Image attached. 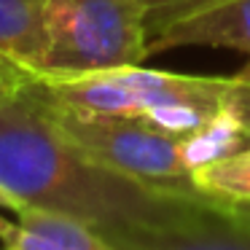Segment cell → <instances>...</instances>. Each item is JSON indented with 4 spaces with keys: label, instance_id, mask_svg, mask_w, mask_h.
I'll use <instances>...</instances> for the list:
<instances>
[{
    "label": "cell",
    "instance_id": "obj_1",
    "mask_svg": "<svg viewBox=\"0 0 250 250\" xmlns=\"http://www.w3.org/2000/svg\"><path fill=\"white\" fill-rule=\"evenodd\" d=\"M0 183L24 205L73 215L103 237L156 221L180 196V191L151 188L86 159L54 126L24 78L0 105Z\"/></svg>",
    "mask_w": 250,
    "mask_h": 250
},
{
    "label": "cell",
    "instance_id": "obj_2",
    "mask_svg": "<svg viewBox=\"0 0 250 250\" xmlns=\"http://www.w3.org/2000/svg\"><path fill=\"white\" fill-rule=\"evenodd\" d=\"M27 83L60 108L143 119L167 135L188 140L223 113L229 78L180 76L126 65L62 81L27 78Z\"/></svg>",
    "mask_w": 250,
    "mask_h": 250
},
{
    "label": "cell",
    "instance_id": "obj_3",
    "mask_svg": "<svg viewBox=\"0 0 250 250\" xmlns=\"http://www.w3.org/2000/svg\"><path fill=\"white\" fill-rule=\"evenodd\" d=\"M46 54L27 78L62 81L143 65L148 14L143 0H46Z\"/></svg>",
    "mask_w": 250,
    "mask_h": 250
},
{
    "label": "cell",
    "instance_id": "obj_4",
    "mask_svg": "<svg viewBox=\"0 0 250 250\" xmlns=\"http://www.w3.org/2000/svg\"><path fill=\"white\" fill-rule=\"evenodd\" d=\"M38 100L46 105V113L51 116L57 129L94 164L151 188L180 191V194L199 191L194 183V167L186 153V140L167 135L143 119L78 113L51 105L41 94Z\"/></svg>",
    "mask_w": 250,
    "mask_h": 250
},
{
    "label": "cell",
    "instance_id": "obj_5",
    "mask_svg": "<svg viewBox=\"0 0 250 250\" xmlns=\"http://www.w3.org/2000/svg\"><path fill=\"white\" fill-rule=\"evenodd\" d=\"M113 250H250V205L188 191L156 221L105 234Z\"/></svg>",
    "mask_w": 250,
    "mask_h": 250
},
{
    "label": "cell",
    "instance_id": "obj_6",
    "mask_svg": "<svg viewBox=\"0 0 250 250\" xmlns=\"http://www.w3.org/2000/svg\"><path fill=\"white\" fill-rule=\"evenodd\" d=\"M186 46L239 51L248 54L245 67H250V0H231L169 27L167 33L148 43V57L169 49H186Z\"/></svg>",
    "mask_w": 250,
    "mask_h": 250
},
{
    "label": "cell",
    "instance_id": "obj_7",
    "mask_svg": "<svg viewBox=\"0 0 250 250\" xmlns=\"http://www.w3.org/2000/svg\"><path fill=\"white\" fill-rule=\"evenodd\" d=\"M3 250H113L94 226L73 215L27 205L3 239Z\"/></svg>",
    "mask_w": 250,
    "mask_h": 250
},
{
    "label": "cell",
    "instance_id": "obj_8",
    "mask_svg": "<svg viewBox=\"0 0 250 250\" xmlns=\"http://www.w3.org/2000/svg\"><path fill=\"white\" fill-rule=\"evenodd\" d=\"M46 0H0V60L33 76L46 54Z\"/></svg>",
    "mask_w": 250,
    "mask_h": 250
},
{
    "label": "cell",
    "instance_id": "obj_9",
    "mask_svg": "<svg viewBox=\"0 0 250 250\" xmlns=\"http://www.w3.org/2000/svg\"><path fill=\"white\" fill-rule=\"evenodd\" d=\"M194 183L207 196L250 205V148L199 164L194 169Z\"/></svg>",
    "mask_w": 250,
    "mask_h": 250
},
{
    "label": "cell",
    "instance_id": "obj_10",
    "mask_svg": "<svg viewBox=\"0 0 250 250\" xmlns=\"http://www.w3.org/2000/svg\"><path fill=\"white\" fill-rule=\"evenodd\" d=\"M223 3H231V0H143L148 14V33L151 41L159 38L162 33H167L169 27L186 22V19L196 17V14H205L210 8H218ZM148 41V43H151Z\"/></svg>",
    "mask_w": 250,
    "mask_h": 250
},
{
    "label": "cell",
    "instance_id": "obj_11",
    "mask_svg": "<svg viewBox=\"0 0 250 250\" xmlns=\"http://www.w3.org/2000/svg\"><path fill=\"white\" fill-rule=\"evenodd\" d=\"M223 105H226L229 113L242 124V129L250 135V81H242V78H237V76L229 78Z\"/></svg>",
    "mask_w": 250,
    "mask_h": 250
},
{
    "label": "cell",
    "instance_id": "obj_12",
    "mask_svg": "<svg viewBox=\"0 0 250 250\" xmlns=\"http://www.w3.org/2000/svg\"><path fill=\"white\" fill-rule=\"evenodd\" d=\"M24 207H27V205H24V202L19 199V196H14L11 191L6 188V186L0 183V210L14 212V215H17V212H22V210H24ZM11 226H14V221H6V218L0 215V239L6 237L8 229H11Z\"/></svg>",
    "mask_w": 250,
    "mask_h": 250
},
{
    "label": "cell",
    "instance_id": "obj_13",
    "mask_svg": "<svg viewBox=\"0 0 250 250\" xmlns=\"http://www.w3.org/2000/svg\"><path fill=\"white\" fill-rule=\"evenodd\" d=\"M27 76H22L19 70H8V67H0V105L6 103L8 97L14 94V89L19 86V81Z\"/></svg>",
    "mask_w": 250,
    "mask_h": 250
},
{
    "label": "cell",
    "instance_id": "obj_14",
    "mask_svg": "<svg viewBox=\"0 0 250 250\" xmlns=\"http://www.w3.org/2000/svg\"><path fill=\"white\" fill-rule=\"evenodd\" d=\"M237 78H242V81H250V67H245V70L242 73H239V76Z\"/></svg>",
    "mask_w": 250,
    "mask_h": 250
},
{
    "label": "cell",
    "instance_id": "obj_15",
    "mask_svg": "<svg viewBox=\"0 0 250 250\" xmlns=\"http://www.w3.org/2000/svg\"><path fill=\"white\" fill-rule=\"evenodd\" d=\"M0 67H11V65H6V62L0 60ZM11 70H17V67H11Z\"/></svg>",
    "mask_w": 250,
    "mask_h": 250
},
{
    "label": "cell",
    "instance_id": "obj_16",
    "mask_svg": "<svg viewBox=\"0 0 250 250\" xmlns=\"http://www.w3.org/2000/svg\"><path fill=\"white\" fill-rule=\"evenodd\" d=\"M8 70H11V67H8Z\"/></svg>",
    "mask_w": 250,
    "mask_h": 250
}]
</instances>
